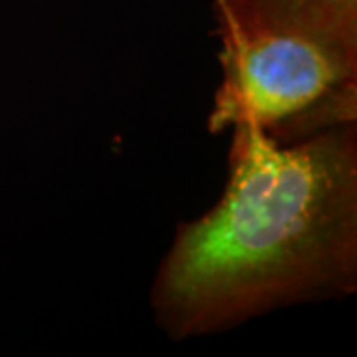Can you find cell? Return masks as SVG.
<instances>
[{
	"label": "cell",
	"instance_id": "6da1fadb",
	"mask_svg": "<svg viewBox=\"0 0 357 357\" xmlns=\"http://www.w3.org/2000/svg\"><path fill=\"white\" fill-rule=\"evenodd\" d=\"M232 129L227 191L178 230L155 284L157 314L177 335L356 282L354 129L296 145L255 126Z\"/></svg>",
	"mask_w": 357,
	"mask_h": 357
},
{
	"label": "cell",
	"instance_id": "7a4b0ae2",
	"mask_svg": "<svg viewBox=\"0 0 357 357\" xmlns=\"http://www.w3.org/2000/svg\"><path fill=\"white\" fill-rule=\"evenodd\" d=\"M222 82L211 129L255 126L276 137L356 117L357 40L298 24L218 20Z\"/></svg>",
	"mask_w": 357,
	"mask_h": 357
},
{
	"label": "cell",
	"instance_id": "3957f363",
	"mask_svg": "<svg viewBox=\"0 0 357 357\" xmlns=\"http://www.w3.org/2000/svg\"><path fill=\"white\" fill-rule=\"evenodd\" d=\"M217 20L298 24L357 40V0H213Z\"/></svg>",
	"mask_w": 357,
	"mask_h": 357
}]
</instances>
